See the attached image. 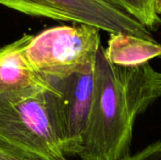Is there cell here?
<instances>
[{"label": "cell", "mask_w": 161, "mask_h": 160, "mask_svg": "<svg viewBox=\"0 0 161 160\" xmlns=\"http://www.w3.org/2000/svg\"><path fill=\"white\" fill-rule=\"evenodd\" d=\"M128 14L150 32L161 26V17L156 9V0H101Z\"/></svg>", "instance_id": "cell-8"}, {"label": "cell", "mask_w": 161, "mask_h": 160, "mask_svg": "<svg viewBox=\"0 0 161 160\" xmlns=\"http://www.w3.org/2000/svg\"><path fill=\"white\" fill-rule=\"evenodd\" d=\"M95 66L60 79H50L57 90L45 93L50 124L62 154L78 156L91 113Z\"/></svg>", "instance_id": "cell-3"}, {"label": "cell", "mask_w": 161, "mask_h": 160, "mask_svg": "<svg viewBox=\"0 0 161 160\" xmlns=\"http://www.w3.org/2000/svg\"><path fill=\"white\" fill-rule=\"evenodd\" d=\"M33 35L25 34L0 47V101L14 102L57 90L49 80L37 73L25 55Z\"/></svg>", "instance_id": "cell-6"}, {"label": "cell", "mask_w": 161, "mask_h": 160, "mask_svg": "<svg viewBox=\"0 0 161 160\" xmlns=\"http://www.w3.org/2000/svg\"><path fill=\"white\" fill-rule=\"evenodd\" d=\"M0 141L45 159L69 160L54 135L45 93L20 101H0Z\"/></svg>", "instance_id": "cell-5"}, {"label": "cell", "mask_w": 161, "mask_h": 160, "mask_svg": "<svg viewBox=\"0 0 161 160\" xmlns=\"http://www.w3.org/2000/svg\"><path fill=\"white\" fill-rule=\"evenodd\" d=\"M0 160H49L24 152L12 145L0 141Z\"/></svg>", "instance_id": "cell-9"}, {"label": "cell", "mask_w": 161, "mask_h": 160, "mask_svg": "<svg viewBox=\"0 0 161 160\" xmlns=\"http://www.w3.org/2000/svg\"><path fill=\"white\" fill-rule=\"evenodd\" d=\"M100 29L83 24L50 27L33 36L25 55L47 80L60 79L95 66Z\"/></svg>", "instance_id": "cell-2"}, {"label": "cell", "mask_w": 161, "mask_h": 160, "mask_svg": "<svg viewBox=\"0 0 161 160\" xmlns=\"http://www.w3.org/2000/svg\"><path fill=\"white\" fill-rule=\"evenodd\" d=\"M156 9L158 15L161 14V0H156Z\"/></svg>", "instance_id": "cell-11"}, {"label": "cell", "mask_w": 161, "mask_h": 160, "mask_svg": "<svg viewBox=\"0 0 161 160\" xmlns=\"http://www.w3.org/2000/svg\"><path fill=\"white\" fill-rule=\"evenodd\" d=\"M0 5L25 14L71 21L109 32L124 33L154 41L144 25L101 0H0Z\"/></svg>", "instance_id": "cell-4"}, {"label": "cell", "mask_w": 161, "mask_h": 160, "mask_svg": "<svg viewBox=\"0 0 161 160\" xmlns=\"http://www.w3.org/2000/svg\"><path fill=\"white\" fill-rule=\"evenodd\" d=\"M130 160H161V141L148 145L141 152L131 156Z\"/></svg>", "instance_id": "cell-10"}, {"label": "cell", "mask_w": 161, "mask_h": 160, "mask_svg": "<svg viewBox=\"0 0 161 160\" xmlns=\"http://www.w3.org/2000/svg\"><path fill=\"white\" fill-rule=\"evenodd\" d=\"M161 97V73L148 63H110L101 45L95 62L94 88L81 160H128L134 124Z\"/></svg>", "instance_id": "cell-1"}, {"label": "cell", "mask_w": 161, "mask_h": 160, "mask_svg": "<svg viewBox=\"0 0 161 160\" xmlns=\"http://www.w3.org/2000/svg\"><path fill=\"white\" fill-rule=\"evenodd\" d=\"M128 160H130V158H129V159H128Z\"/></svg>", "instance_id": "cell-12"}, {"label": "cell", "mask_w": 161, "mask_h": 160, "mask_svg": "<svg viewBox=\"0 0 161 160\" xmlns=\"http://www.w3.org/2000/svg\"><path fill=\"white\" fill-rule=\"evenodd\" d=\"M105 56L114 65L138 66L161 57V44L124 33L110 34Z\"/></svg>", "instance_id": "cell-7"}]
</instances>
